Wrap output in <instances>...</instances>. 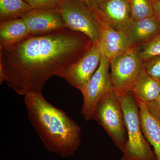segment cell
<instances>
[{"label": "cell", "mask_w": 160, "mask_h": 160, "mask_svg": "<svg viewBox=\"0 0 160 160\" xmlns=\"http://www.w3.org/2000/svg\"><path fill=\"white\" fill-rule=\"evenodd\" d=\"M133 22L154 15L152 0H128Z\"/></svg>", "instance_id": "obj_17"}, {"label": "cell", "mask_w": 160, "mask_h": 160, "mask_svg": "<svg viewBox=\"0 0 160 160\" xmlns=\"http://www.w3.org/2000/svg\"><path fill=\"white\" fill-rule=\"evenodd\" d=\"M29 35L30 32L22 18L0 22V46L15 44Z\"/></svg>", "instance_id": "obj_14"}, {"label": "cell", "mask_w": 160, "mask_h": 160, "mask_svg": "<svg viewBox=\"0 0 160 160\" xmlns=\"http://www.w3.org/2000/svg\"><path fill=\"white\" fill-rule=\"evenodd\" d=\"M101 22L102 29L98 45L101 56L110 61L132 46L126 35Z\"/></svg>", "instance_id": "obj_11"}, {"label": "cell", "mask_w": 160, "mask_h": 160, "mask_svg": "<svg viewBox=\"0 0 160 160\" xmlns=\"http://www.w3.org/2000/svg\"><path fill=\"white\" fill-rule=\"evenodd\" d=\"M92 119L105 129L114 144L124 152L128 136L120 95L113 90L103 96L96 107Z\"/></svg>", "instance_id": "obj_4"}, {"label": "cell", "mask_w": 160, "mask_h": 160, "mask_svg": "<svg viewBox=\"0 0 160 160\" xmlns=\"http://www.w3.org/2000/svg\"><path fill=\"white\" fill-rule=\"evenodd\" d=\"M144 63L146 73L160 82V55L150 58Z\"/></svg>", "instance_id": "obj_20"}, {"label": "cell", "mask_w": 160, "mask_h": 160, "mask_svg": "<svg viewBox=\"0 0 160 160\" xmlns=\"http://www.w3.org/2000/svg\"><path fill=\"white\" fill-rule=\"evenodd\" d=\"M32 9L57 10L62 0H24Z\"/></svg>", "instance_id": "obj_19"}, {"label": "cell", "mask_w": 160, "mask_h": 160, "mask_svg": "<svg viewBox=\"0 0 160 160\" xmlns=\"http://www.w3.org/2000/svg\"><path fill=\"white\" fill-rule=\"evenodd\" d=\"M24 102L30 122L47 150L63 158L78 150L82 129L66 112L50 104L42 92L26 95Z\"/></svg>", "instance_id": "obj_2"}, {"label": "cell", "mask_w": 160, "mask_h": 160, "mask_svg": "<svg viewBox=\"0 0 160 160\" xmlns=\"http://www.w3.org/2000/svg\"><path fill=\"white\" fill-rule=\"evenodd\" d=\"M32 9L24 0H0V21L20 18Z\"/></svg>", "instance_id": "obj_16"}, {"label": "cell", "mask_w": 160, "mask_h": 160, "mask_svg": "<svg viewBox=\"0 0 160 160\" xmlns=\"http://www.w3.org/2000/svg\"><path fill=\"white\" fill-rule=\"evenodd\" d=\"M58 10L66 28L85 34L98 45L102 22L92 9L77 0H62Z\"/></svg>", "instance_id": "obj_5"}, {"label": "cell", "mask_w": 160, "mask_h": 160, "mask_svg": "<svg viewBox=\"0 0 160 160\" xmlns=\"http://www.w3.org/2000/svg\"><path fill=\"white\" fill-rule=\"evenodd\" d=\"M145 104L151 114L160 121V95L153 102L145 103Z\"/></svg>", "instance_id": "obj_21"}, {"label": "cell", "mask_w": 160, "mask_h": 160, "mask_svg": "<svg viewBox=\"0 0 160 160\" xmlns=\"http://www.w3.org/2000/svg\"><path fill=\"white\" fill-rule=\"evenodd\" d=\"M101 57L98 45L93 44L77 62L58 72L56 76L82 92L99 66Z\"/></svg>", "instance_id": "obj_9"}, {"label": "cell", "mask_w": 160, "mask_h": 160, "mask_svg": "<svg viewBox=\"0 0 160 160\" xmlns=\"http://www.w3.org/2000/svg\"><path fill=\"white\" fill-rule=\"evenodd\" d=\"M128 141L121 160H157L141 128L140 108L131 90L120 95Z\"/></svg>", "instance_id": "obj_3"}, {"label": "cell", "mask_w": 160, "mask_h": 160, "mask_svg": "<svg viewBox=\"0 0 160 160\" xmlns=\"http://www.w3.org/2000/svg\"><path fill=\"white\" fill-rule=\"evenodd\" d=\"M155 15L160 23V0H152Z\"/></svg>", "instance_id": "obj_22"}, {"label": "cell", "mask_w": 160, "mask_h": 160, "mask_svg": "<svg viewBox=\"0 0 160 160\" xmlns=\"http://www.w3.org/2000/svg\"><path fill=\"white\" fill-rule=\"evenodd\" d=\"M90 8L102 22L128 38L133 21L128 0H94Z\"/></svg>", "instance_id": "obj_8"}, {"label": "cell", "mask_w": 160, "mask_h": 160, "mask_svg": "<svg viewBox=\"0 0 160 160\" xmlns=\"http://www.w3.org/2000/svg\"><path fill=\"white\" fill-rule=\"evenodd\" d=\"M130 90L138 101L151 102L160 95V82L147 74L145 69Z\"/></svg>", "instance_id": "obj_15"}, {"label": "cell", "mask_w": 160, "mask_h": 160, "mask_svg": "<svg viewBox=\"0 0 160 160\" xmlns=\"http://www.w3.org/2000/svg\"><path fill=\"white\" fill-rule=\"evenodd\" d=\"M110 62L112 85L119 95L131 90L145 70L144 62L139 57L135 47H131Z\"/></svg>", "instance_id": "obj_6"}, {"label": "cell", "mask_w": 160, "mask_h": 160, "mask_svg": "<svg viewBox=\"0 0 160 160\" xmlns=\"http://www.w3.org/2000/svg\"><path fill=\"white\" fill-rule=\"evenodd\" d=\"M77 1L84 3V4H86V5H87L88 7L90 8L92 3H93V2H94V0H77Z\"/></svg>", "instance_id": "obj_23"}, {"label": "cell", "mask_w": 160, "mask_h": 160, "mask_svg": "<svg viewBox=\"0 0 160 160\" xmlns=\"http://www.w3.org/2000/svg\"><path fill=\"white\" fill-rule=\"evenodd\" d=\"M160 34V23L155 15L132 22L128 39L132 47L148 42Z\"/></svg>", "instance_id": "obj_12"}, {"label": "cell", "mask_w": 160, "mask_h": 160, "mask_svg": "<svg viewBox=\"0 0 160 160\" xmlns=\"http://www.w3.org/2000/svg\"></svg>", "instance_id": "obj_24"}, {"label": "cell", "mask_w": 160, "mask_h": 160, "mask_svg": "<svg viewBox=\"0 0 160 160\" xmlns=\"http://www.w3.org/2000/svg\"><path fill=\"white\" fill-rule=\"evenodd\" d=\"M110 62L101 57L99 66L82 92L83 103L81 113L86 121L92 119L93 112L100 100L113 90L109 70Z\"/></svg>", "instance_id": "obj_7"}, {"label": "cell", "mask_w": 160, "mask_h": 160, "mask_svg": "<svg viewBox=\"0 0 160 160\" xmlns=\"http://www.w3.org/2000/svg\"><path fill=\"white\" fill-rule=\"evenodd\" d=\"M138 102L142 131L148 142L153 147L157 160H160V122L149 112L145 103Z\"/></svg>", "instance_id": "obj_13"}, {"label": "cell", "mask_w": 160, "mask_h": 160, "mask_svg": "<svg viewBox=\"0 0 160 160\" xmlns=\"http://www.w3.org/2000/svg\"></svg>", "instance_id": "obj_25"}, {"label": "cell", "mask_w": 160, "mask_h": 160, "mask_svg": "<svg viewBox=\"0 0 160 160\" xmlns=\"http://www.w3.org/2000/svg\"><path fill=\"white\" fill-rule=\"evenodd\" d=\"M93 44L85 34L66 28L0 46L1 84L24 96L42 92L49 78L77 62Z\"/></svg>", "instance_id": "obj_1"}, {"label": "cell", "mask_w": 160, "mask_h": 160, "mask_svg": "<svg viewBox=\"0 0 160 160\" xmlns=\"http://www.w3.org/2000/svg\"><path fill=\"white\" fill-rule=\"evenodd\" d=\"M21 18L25 21L32 35L46 34L66 28L58 9H32Z\"/></svg>", "instance_id": "obj_10"}, {"label": "cell", "mask_w": 160, "mask_h": 160, "mask_svg": "<svg viewBox=\"0 0 160 160\" xmlns=\"http://www.w3.org/2000/svg\"><path fill=\"white\" fill-rule=\"evenodd\" d=\"M135 48L139 57L143 62L160 55V34L148 42Z\"/></svg>", "instance_id": "obj_18"}]
</instances>
